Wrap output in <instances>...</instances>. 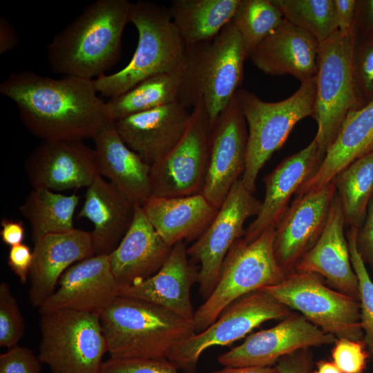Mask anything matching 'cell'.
I'll use <instances>...</instances> for the list:
<instances>
[{
	"mask_svg": "<svg viewBox=\"0 0 373 373\" xmlns=\"http://www.w3.org/2000/svg\"><path fill=\"white\" fill-rule=\"evenodd\" d=\"M0 93L15 103L23 124L42 140L93 138L112 122L94 79H55L21 70L1 82Z\"/></svg>",
	"mask_w": 373,
	"mask_h": 373,
	"instance_id": "obj_1",
	"label": "cell"
},
{
	"mask_svg": "<svg viewBox=\"0 0 373 373\" xmlns=\"http://www.w3.org/2000/svg\"><path fill=\"white\" fill-rule=\"evenodd\" d=\"M261 202L240 179L231 188L204 233L187 248L188 256L200 263L198 283L207 299L218 280L223 261L232 245L245 235V221L256 216Z\"/></svg>",
	"mask_w": 373,
	"mask_h": 373,
	"instance_id": "obj_13",
	"label": "cell"
},
{
	"mask_svg": "<svg viewBox=\"0 0 373 373\" xmlns=\"http://www.w3.org/2000/svg\"><path fill=\"white\" fill-rule=\"evenodd\" d=\"M110 358L167 359L195 332L194 323L153 303L118 296L100 314Z\"/></svg>",
	"mask_w": 373,
	"mask_h": 373,
	"instance_id": "obj_3",
	"label": "cell"
},
{
	"mask_svg": "<svg viewBox=\"0 0 373 373\" xmlns=\"http://www.w3.org/2000/svg\"><path fill=\"white\" fill-rule=\"evenodd\" d=\"M147 219L170 247L197 240L218 211L201 193L183 197L151 195L142 206Z\"/></svg>",
	"mask_w": 373,
	"mask_h": 373,
	"instance_id": "obj_29",
	"label": "cell"
},
{
	"mask_svg": "<svg viewBox=\"0 0 373 373\" xmlns=\"http://www.w3.org/2000/svg\"><path fill=\"white\" fill-rule=\"evenodd\" d=\"M25 332V323L17 302L6 282L0 284V346L18 345Z\"/></svg>",
	"mask_w": 373,
	"mask_h": 373,
	"instance_id": "obj_38",
	"label": "cell"
},
{
	"mask_svg": "<svg viewBox=\"0 0 373 373\" xmlns=\"http://www.w3.org/2000/svg\"><path fill=\"white\" fill-rule=\"evenodd\" d=\"M314 373H343L332 362L327 360H321L316 363V369Z\"/></svg>",
	"mask_w": 373,
	"mask_h": 373,
	"instance_id": "obj_50",
	"label": "cell"
},
{
	"mask_svg": "<svg viewBox=\"0 0 373 373\" xmlns=\"http://www.w3.org/2000/svg\"><path fill=\"white\" fill-rule=\"evenodd\" d=\"M291 314V309L264 290L253 291L231 304L207 329L176 345L167 359L186 373H195L206 350L230 345L260 324Z\"/></svg>",
	"mask_w": 373,
	"mask_h": 373,
	"instance_id": "obj_11",
	"label": "cell"
},
{
	"mask_svg": "<svg viewBox=\"0 0 373 373\" xmlns=\"http://www.w3.org/2000/svg\"><path fill=\"white\" fill-rule=\"evenodd\" d=\"M353 30H337L320 43L314 118V137L322 160L350 110L356 108L352 76Z\"/></svg>",
	"mask_w": 373,
	"mask_h": 373,
	"instance_id": "obj_9",
	"label": "cell"
},
{
	"mask_svg": "<svg viewBox=\"0 0 373 373\" xmlns=\"http://www.w3.org/2000/svg\"><path fill=\"white\" fill-rule=\"evenodd\" d=\"M337 29L342 32L353 30L357 1L334 0Z\"/></svg>",
	"mask_w": 373,
	"mask_h": 373,
	"instance_id": "obj_46",
	"label": "cell"
},
{
	"mask_svg": "<svg viewBox=\"0 0 373 373\" xmlns=\"http://www.w3.org/2000/svg\"><path fill=\"white\" fill-rule=\"evenodd\" d=\"M332 358L343 373H363L370 356L363 340L339 338L332 349Z\"/></svg>",
	"mask_w": 373,
	"mask_h": 373,
	"instance_id": "obj_39",
	"label": "cell"
},
{
	"mask_svg": "<svg viewBox=\"0 0 373 373\" xmlns=\"http://www.w3.org/2000/svg\"><path fill=\"white\" fill-rule=\"evenodd\" d=\"M38 357L51 373H100L108 352L100 314L61 309L41 314Z\"/></svg>",
	"mask_w": 373,
	"mask_h": 373,
	"instance_id": "obj_8",
	"label": "cell"
},
{
	"mask_svg": "<svg viewBox=\"0 0 373 373\" xmlns=\"http://www.w3.org/2000/svg\"><path fill=\"white\" fill-rule=\"evenodd\" d=\"M32 260V251L27 245L22 243L10 247L8 256V265L22 284L27 282Z\"/></svg>",
	"mask_w": 373,
	"mask_h": 373,
	"instance_id": "obj_42",
	"label": "cell"
},
{
	"mask_svg": "<svg viewBox=\"0 0 373 373\" xmlns=\"http://www.w3.org/2000/svg\"><path fill=\"white\" fill-rule=\"evenodd\" d=\"M24 171L32 189L63 191L89 186L99 175L95 153L82 140H43Z\"/></svg>",
	"mask_w": 373,
	"mask_h": 373,
	"instance_id": "obj_16",
	"label": "cell"
},
{
	"mask_svg": "<svg viewBox=\"0 0 373 373\" xmlns=\"http://www.w3.org/2000/svg\"><path fill=\"white\" fill-rule=\"evenodd\" d=\"M284 19L321 43L335 33L334 0H271Z\"/></svg>",
	"mask_w": 373,
	"mask_h": 373,
	"instance_id": "obj_35",
	"label": "cell"
},
{
	"mask_svg": "<svg viewBox=\"0 0 373 373\" xmlns=\"http://www.w3.org/2000/svg\"><path fill=\"white\" fill-rule=\"evenodd\" d=\"M315 274L293 271L261 289L336 338L363 339L359 302L325 285Z\"/></svg>",
	"mask_w": 373,
	"mask_h": 373,
	"instance_id": "obj_10",
	"label": "cell"
},
{
	"mask_svg": "<svg viewBox=\"0 0 373 373\" xmlns=\"http://www.w3.org/2000/svg\"><path fill=\"white\" fill-rule=\"evenodd\" d=\"M186 46L178 102L192 110L202 101L212 126L242 83V40L231 21L213 39Z\"/></svg>",
	"mask_w": 373,
	"mask_h": 373,
	"instance_id": "obj_4",
	"label": "cell"
},
{
	"mask_svg": "<svg viewBox=\"0 0 373 373\" xmlns=\"http://www.w3.org/2000/svg\"><path fill=\"white\" fill-rule=\"evenodd\" d=\"M211 373H279L275 367H259V366H247L228 367L213 372Z\"/></svg>",
	"mask_w": 373,
	"mask_h": 373,
	"instance_id": "obj_49",
	"label": "cell"
},
{
	"mask_svg": "<svg viewBox=\"0 0 373 373\" xmlns=\"http://www.w3.org/2000/svg\"><path fill=\"white\" fill-rule=\"evenodd\" d=\"M373 153V99L350 110L317 170L299 187L296 196L316 191L355 160Z\"/></svg>",
	"mask_w": 373,
	"mask_h": 373,
	"instance_id": "obj_28",
	"label": "cell"
},
{
	"mask_svg": "<svg viewBox=\"0 0 373 373\" xmlns=\"http://www.w3.org/2000/svg\"><path fill=\"white\" fill-rule=\"evenodd\" d=\"M336 340L302 314H291L274 327L249 335L242 343L220 355L218 361L228 367H271L285 355Z\"/></svg>",
	"mask_w": 373,
	"mask_h": 373,
	"instance_id": "obj_15",
	"label": "cell"
},
{
	"mask_svg": "<svg viewBox=\"0 0 373 373\" xmlns=\"http://www.w3.org/2000/svg\"><path fill=\"white\" fill-rule=\"evenodd\" d=\"M172 247L156 232L142 207L136 205L131 227L108 255L119 287L131 285L155 274L169 257Z\"/></svg>",
	"mask_w": 373,
	"mask_h": 373,
	"instance_id": "obj_26",
	"label": "cell"
},
{
	"mask_svg": "<svg viewBox=\"0 0 373 373\" xmlns=\"http://www.w3.org/2000/svg\"><path fill=\"white\" fill-rule=\"evenodd\" d=\"M32 254L28 298L38 309L55 291L67 269L95 255L90 231L77 229L41 237L35 242Z\"/></svg>",
	"mask_w": 373,
	"mask_h": 373,
	"instance_id": "obj_21",
	"label": "cell"
},
{
	"mask_svg": "<svg viewBox=\"0 0 373 373\" xmlns=\"http://www.w3.org/2000/svg\"><path fill=\"white\" fill-rule=\"evenodd\" d=\"M345 227L336 193L320 237L298 260L294 271L317 274L332 288L358 301V282L351 262Z\"/></svg>",
	"mask_w": 373,
	"mask_h": 373,
	"instance_id": "obj_19",
	"label": "cell"
},
{
	"mask_svg": "<svg viewBox=\"0 0 373 373\" xmlns=\"http://www.w3.org/2000/svg\"><path fill=\"white\" fill-rule=\"evenodd\" d=\"M353 33L356 41L373 40V0L357 1Z\"/></svg>",
	"mask_w": 373,
	"mask_h": 373,
	"instance_id": "obj_43",
	"label": "cell"
},
{
	"mask_svg": "<svg viewBox=\"0 0 373 373\" xmlns=\"http://www.w3.org/2000/svg\"><path fill=\"white\" fill-rule=\"evenodd\" d=\"M168 359H115L102 363L100 373H179Z\"/></svg>",
	"mask_w": 373,
	"mask_h": 373,
	"instance_id": "obj_40",
	"label": "cell"
},
{
	"mask_svg": "<svg viewBox=\"0 0 373 373\" xmlns=\"http://www.w3.org/2000/svg\"><path fill=\"white\" fill-rule=\"evenodd\" d=\"M97 168L135 206L142 207L152 195L151 166L131 150L110 122L93 137Z\"/></svg>",
	"mask_w": 373,
	"mask_h": 373,
	"instance_id": "obj_25",
	"label": "cell"
},
{
	"mask_svg": "<svg viewBox=\"0 0 373 373\" xmlns=\"http://www.w3.org/2000/svg\"><path fill=\"white\" fill-rule=\"evenodd\" d=\"M131 2L97 0L54 37L47 46L52 71L95 79L119 59L122 37Z\"/></svg>",
	"mask_w": 373,
	"mask_h": 373,
	"instance_id": "obj_2",
	"label": "cell"
},
{
	"mask_svg": "<svg viewBox=\"0 0 373 373\" xmlns=\"http://www.w3.org/2000/svg\"><path fill=\"white\" fill-rule=\"evenodd\" d=\"M316 76L301 82L292 95L276 102L263 101L246 89L236 91L248 129L246 166L240 180L250 192L254 193L261 169L283 146L294 126L307 117H314Z\"/></svg>",
	"mask_w": 373,
	"mask_h": 373,
	"instance_id": "obj_6",
	"label": "cell"
},
{
	"mask_svg": "<svg viewBox=\"0 0 373 373\" xmlns=\"http://www.w3.org/2000/svg\"><path fill=\"white\" fill-rule=\"evenodd\" d=\"M0 236L3 243L10 247L23 243L25 238V227L21 220L3 218L1 220Z\"/></svg>",
	"mask_w": 373,
	"mask_h": 373,
	"instance_id": "obj_47",
	"label": "cell"
},
{
	"mask_svg": "<svg viewBox=\"0 0 373 373\" xmlns=\"http://www.w3.org/2000/svg\"><path fill=\"white\" fill-rule=\"evenodd\" d=\"M284 21L271 0H240L231 21L242 40L247 58Z\"/></svg>",
	"mask_w": 373,
	"mask_h": 373,
	"instance_id": "obj_34",
	"label": "cell"
},
{
	"mask_svg": "<svg viewBox=\"0 0 373 373\" xmlns=\"http://www.w3.org/2000/svg\"><path fill=\"white\" fill-rule=\"evenodd\" d=\"M211 126L204 104L191 110L177 145L151 168L152 195L183 197L202 192L209 160Z\"/></svg>",
	"mask_w": 373,
	"mask_h": 373,
	"instance_id": "obj_12",
	"label": "cell"
},
{
	"mask_svg": "<svg viewBox=\"0 0 373 373\" xmlns=\"http://www.w3.org/2000/svg\"><path fill=\"white\" fill-rule=\"evenodd\" d=\"M129 22L138 32L135 51L122 69L94 79L101 97L119 95L149 77L182 69L186 46L169 8L149 1L131 3Z\"/></svg>",
	"mask_w": 373,
	"mask_h": 373,
	"instance_id": "obj_5",
	"label": "cell"
},
{
	"mask_svg": "<svg viewBox=\"0 0 373 373\" xmlns=\"http://www.w3.org/2000/svg\"><path fill=\"white\" fill-rule=\"evenodd\" d=\"M18 43L17 34L7 18L0 17V54L14 49Z\"/></svg>",
	"mask_w": 373,
	"mask_h": 373,
	"instance_id": "obj_48",
	"label": "cell"
},
{
	"mask_svg": "<svg viewBox=\"0 0 373 373\" xmlns=\"http://www.w3.org/2000/svg\"><path fill=\"white\" fill-rule=\"evenodd\" d=\"M319 45L308 32L285 19L251 51L249 58L265 74L290 75L301 83L317 74Z\"/></svg>",
	"mask_w": 373,
	"mask_h": 373,
	"instance_id": "obj_24",
	"label": "cell"
},
{
	"mask_svg": "<svg viewBox=\"0 0 373 373\" xmlns=\"http://www.w3.org/2000/svg\"><path fill=\"white\" fill-rule=\"evenodd\" d=\"M345 226L360 228L373 196V153L351 163L334 178Z\"/></svg>",
	"mask_w": 373,
	"mask_h": 373,
	"instance_id": "obj_33",
	"label": "cell"
},
{
	"mask_svg": "<svg viewBox=\"0 0 373 373\" xmlns=\"http://www.w3.org/2000/svg\"><path fill=\"white\" fill-rule=\"evenodd\" d=\"M41 362L32 350L15 346L0 354V373H40Z\"/></svg>",
	"mask_w": 373,
	"mask_h": 373,
	"instance_id": "obj_41",
	"label": "cell"
},
{
	"mask_svg": "<svg viewBox=\"0 0 373 373\" xmlns=\"http://www.w3.org/2000/svg\"><path fill=\"white\" fill-rule=\"evenodd\" d=\"M59 288L39 307L41 314L61 309L100 314L119 296L108 255L75 263L60 277Z\"/></svg>",
	"mask_w": 373,
	"mask_h": 373,
	"instance_id": "obj_18",
	"label": "cell"
},
{
	"mask_svg": "<svg viewBox=\"0 0 373 373\" xmlns=\"http://www.w3.org/2000/svg\"><path fill=\"white\" fill-rule=\"evenodd\" d=\"M240 0H173L169 10L186 46L216 37L233 19Z\"/></svg>",
	"mask_w": 373,
	"mask_h": 373,
	"instance_id": "obj_30",
	"label": "cell"
},
{
	"mask_svg": "<svg viewBox=\"0 0 373 373\" xmlns=\"http://www.w3.org/2000/svg\"><path fill=\"white\" fill-rule=\"evenodd\" d=\"M135 206L99 175L86 188L77 218L90 220L95 255H109L119 245L133 220Z\"/></svg>",
	"mask_w": 373,
	"mask_h": 373,
	"instance_id": "obj_27",
	"label": "cell"
},
{
	"mask_svg": "<svg viewBox=\"0 0 373 373\" xmlns=\"http://www.w3.org/2000/svg\"><path fill=\"white\" fill-rule=\"evenodd\" d=\"M336 194L334 180L296 198L276 227L274 253L287 274L294 271L301 257L320 237Z\"/></svg>",
	"mask_w": 373,
	"mask_h": 373,
	"instance_id": "obj_17",
	"label": "cell"
},
{
	"mask_svg": "<svg viewBox=\"0 0 373 373\" xmlns=\"http://www.w3.org/2000/svg\"><path fill=\"white\" fill-rule=\"evenodd\" d=\"M321 163L314 139L302 150L285 158L264 178L265 197L255 219L245 229L248 242L265 230L276 227L289 207L293 194L317 170Z\"/></svg>",
	"mask_w": 373,
	"mask_h": 373,
	"instance_id": "obj_22",
	"label": "cell"
},
{
	"mask_svg": "<svg viewBox=\"0 0 373 373\" xmlns=\"http://www.w3.org/2000/svg\"><path fill=\"white\" fill-rule=\"evenodd\" d=\"M352 76L356 108H359L373 99V40L354 39Z\"/></svg>",
	"mask_w": 373,
	"mask_h": 373,
	"instance_id": "obj_37",
	"label": "cell"
},
{
	"mask_svg": "<svg viewBox=\"0 0 373 373\" xmlns=\"http://www.w3.org/2000/svg\"><path fill=\"white\" fill-rule=\"evenodd\" d=\"M358 228L349 227L346 233L351 262L358 282L361 325L370 358L373 359V281L357 247Z\"/></svg>",
	"mask_w": 373,
	"mask_h": 373,
	"instance_id": "obj_36",
	"label": "cell"
},
{
	"mask_svg": "<svg viewBox=\"0 0 373 373\" xmlns=\"http://www.w3.org/2000/svg\"><path fill=\"white\" fill-rule=\"evenodd\" d=\"M182 70L149 77L106 102L112 122L178 102Z\"/></svg>",
	"mask_w": 373,
	"mask_h": 373,
	"instance_id": "obj_32",
	"label": "cell"
},
{
	"mask_svg": "<svg viewBox=\"0 0 373 373\" xmlns=\"http://www.w3.org/2000/svg\"><path fill=\"white\" fill-rule=\"evenodd\" d=\"M248 129L236 95L211 126L209 160L201 193L220 208L246 166Z\"/></svg>",
	"mask_w": 373,
	"mask_h": 373,
	"instance_id": "obj_14",
	"label": "cell"
},
{
	"mask_svg": "<svg viewBox=\"0 0 373 373\" xmlns=\"http://www.w3.org/2000/svg\"><path fill=\"white\" fill-rule=\"evenodd\" d=\"M191 111L176 102L114 122L125 144L150 166L164 158L179 142Z\"/></svg>",
	"mask_w": 373,
	"mask_h": 373,
	"instance_id": "obj_20",
	"label": "cell"
},
{
	"mask_svg": "<svg viewBox=\"0 0 373 373\" xmlns=\"http://www.w3.org/2000/svg\"><path fill=\"white\" fill-rule=\"evenodd\" d=\"M358 249L365 263L373 272V196L369 203L366 215L357 234Z\"/></svg>",
	"mask_w": 373,
	"mask_h": 373,
	"instance_id": "obj_44",
	"label": "cell"
},
{
	"mask_svg": "<svg viewBox=\"0 0 373 373\" xmlns=\"http://www.w3.org/2000/svg\"><path fill=\"white\" fill-rule=\"evenodd\" d=\"M79 198L75 193L66 195L47 189H33L19 211L31 226L34 243L46 235L73 230Z\"/></svg>",
	"mask_w": 373,
	"mask_h": 373,
	"instance_id": "obj_31",
	"label": "cell"
},
{
	"mask_svg": "<svg viewBox=\"0 0 373 373\" xmlns=\"http://www.w3.org/2000/svg\"><path fill=\"white\" fill-rule=\"evenodd\" d=\"M276 227L265 230L248 242L237 240L221 267L216 287L195 312V332L209 327L231 304L241 297L283 281L287 274L274 253Z\"/></svg>",
	"mask_w": 373,
	"mask_h": 373,
	"instance_id": "obj_7",
	"label": "cell"
},
{
	"mask_svg": "<svg viewBox=\"0 0 373 373\" xmlns=\"http://www.w3.org/2000/svg\"><path fill=\"white\" fill-rule=\"evenodd\" d=\"M188 256L185 242L176 243L155 274L119 287V296L148 301L193 322L195 312L190 292L193 283L198 282V271L190 264Z\"/></svg>",
	"mask_w": 373,
	"mask_h": 373,
	"instance_id": "obj_23",
	"label": "cell"
},
{
	"mask_svg": "<svg viewBox=\"0 0 373 373\" xmlns=\"http://www.w3.org/2000/svg\"><path fill=\"white\" fill-rule=\"evenodd\" d=\"M279 373H309L313 368L309 349H303L280 358L276 364Z\"/></svg>",
	"mask_w": 373,
	"mask_h": 373,
	"instance_id": "obj_45",
	"label": "cell"
}]
</instances>
